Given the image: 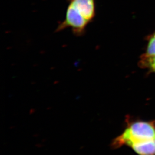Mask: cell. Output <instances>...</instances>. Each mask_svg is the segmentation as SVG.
<instances>
[{
  "mask_svg": "<svg viewBox=\"0 0 155 155\" xmlns=\"http://www.w3.org/2000/svg\"><path fill=\"white\" fill-rule=\"evenodd\" d=\"M140 65L143 68L148 69L155 73V55L148 56L145 53L140 57Z\"/></svg>",
  "mask_w": 155,
  "mask_h": 155,
  "instance_id": "3",
  "label": "cell"
},
{
  "mask_svg": "<svg viewBox=\"0 0 155 155\" xmlns=\"http://www.w3.org/2000/svg\"><path fill=\"white\" fill-rule=\"evenodd\" d=\"M120 135L113 139V149L128 146L138 155H155V120H143L128 116Z\"/></svg>",
  "mask_w": 155,
  "mask_h": 155,
  "instance_id": "1",
  "label": "cell"
},
{
  "mask_svg": "<svg viewBox=\"0 0 155 155\" xmlns=\"http://www.w3.org/2000/svg\"><path fill=\"white\" fill-rule=\"evenodd\" d=\"M95 0H68L64 19L55 32L69 28L76 36H84L88 25L95 18Z\"/></svg>",
  "mask_w": 155,
  "mask_h": 155,
  "instance_id": "2",
  "label": "cell"
},
{
  "mask_svg": "<svg viewBox=\"0 0 155 155\" xmlns=\"http://www.w3.org/2000/svg\"><path fill=\"white\" fill-rule=\"evenodd\" d=\"M145 54L148 56L155 55V32L149 38Z\"/></svg>",
  "mask_w": 155,
  "mask_h": 155,
  "instance_id": "4",
  "label": "cell"
}]
</instances>
